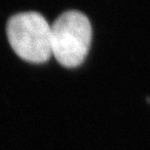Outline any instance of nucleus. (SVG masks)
Segmentation results:
<instances>
[{
	"label": "nucleus",
	"instance_id": "nucleus-2",
	"mask_svg": "<svg viewBox=\"0 0 150 150\" xmlns=\"http://www.w3.org/2000/svg\"><path fill=\"white\" fill-rule=\"evenodd\" d=\"M7 36L13 50L25 61L42 62L52 55L51 25L37 12L12 16L7 23Z\"/></svg>",
	"mask_w": 150,
	"mask_h": 150
},
{
	"label": "nucleus",
	"instance_id": "nucleus-1",
	"mask_svg": "<svg viewBox=\"0 0 150 150\" xmlns=\"http://www.w3.org/2000/svg\"><path fill=\"white\" fill-rule=\"evenodd\" d=\"M52 55L67 67L85 59L92 41V26L85 14L76 10L62 13L51 25Z\"/></svg>",
	"mask_w": 150,
	"mask_h": 150
}]
</instances>
